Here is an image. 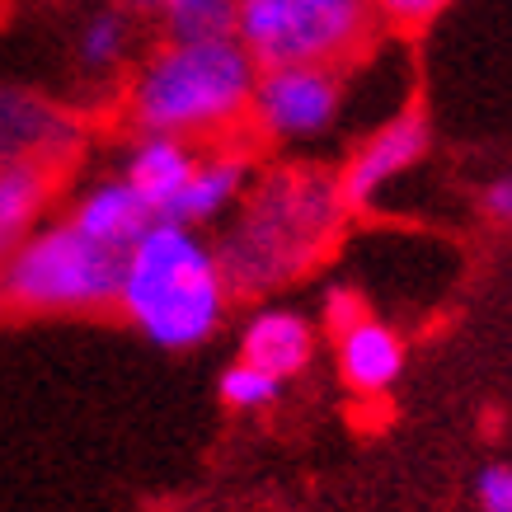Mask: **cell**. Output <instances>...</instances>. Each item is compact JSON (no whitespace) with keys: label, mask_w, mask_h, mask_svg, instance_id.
Returning a JSON list of instances; mask_svg holds the SVG:
<instances>
[{"label":"cell","mask_w":512,"mask_h":512,"mask_svg":"<svg viewBox=\"0 0 512 512\" xmlns=\"http://www.w3.org/2000/svg\"><path fill=\"white\" fill-rule=\"evenodd\" d=\"M348 202L339 174L315 165L268 170L235 202V221L221 231L217 249L231 296H268L306 278L343 231Z\"/></svg>","instance_id":"6da1fadb"},{"label":"cell","mask_w":512,"mask_h":512,"mask_svg":"<svg viewBox=\"0 0 512 512\" xmlns=\"http://www.w3.org/2000/svg\"><path fill=\"white\" fill-rule=\"evenodd\" d=\"M259 66L240 38H170L156 47L127 90V118L156 137H226L249 123Z\"/></svg>","instance_id":"7a4b0ae2"},{"label":"cell","mask_w":512,"mask_h":512,"mask_svg":"<svg viewBox=\"0 0 512 512\" xmlns=\"http://www.w3.org/2000/svg\"><path fill=\"white\" fill-rule=\"evenodd\" d=\"M226 306H231V287L217 249L193 226L156 221L127 249L118 311L156 348L184 353L207 343L226 325Z\"/></svg>","instance_id":"3957f363"},{"label":"cell","mask_w":512,"mask_h":512,"mask_svg":"<svg viewBox=\"0 0 512 512\" xmlns=\"http://www.w3.org/2000/svg\"><path fill=\"white\" fill-rule=\"evenodd\" d=\"M127 254L80 235L71 221L29 231L0 259V296L19 311H109Z\"/></svg>","instance_id":"277c9868"},{"label":"cell","mask_w":512,"mask_h":512,"mask_svg":"<svg viewBox=\"0 0 512 512\" xmlns=\"http://www.w3.org/2000/svg\"><path fill=\"white\" fill-rule=\"evenodd\" d=\"M376 33L372 0H235V38L254 66H353Z\"/></svg>","instance_id":"5b68a950"},{"label":"cell","mask_w":512,"mask_h":512,"mask_svg":"<svg viewBox=\"0 0 512 512\" xmlns=\"http://www.w3.org/2000/svg\"><path fill=\"white\" fill-rule=\"evenodd\" d=\"M348 66H268L254 80L249 127L268 141H315L343 113Z\"/></svg>","instance_id":"8992f818"},{"label":"cell","mask_w":512,"mask_h":512,"mask_svg":"<svg viewBox=\"0 0 512 512\" xmlns=\"http://www.w3.org/2000/svg\"><path fill=\"white\" fill-rule=\"evenodd\" d=\"M325 329L339 348V376L357 400H381L404 372V339L386 320H376L362 296L334 287L325 301Z\"/></svg>","instance_id":"52a82bcc"},{"label":"cell","mask_w":512,"mask_h":512,"mask_svg":"<svg viewBox=\"0 0 512 512\" xmlns=\"http://www.w3.org/2000/svg\"><path fill=\"white\" fill-rule=\"evenodd\" d=\"M428 146H433V127H428V113L419 104H409L395 118H386L339 170V193L348 202V212L353 207H372L395 179H404L428 156Z\"/></svg>","instance_id":"ba28073f"},{"label":"cell","mask_w":512,"mask_h":512,"mask_svg":"<svg viewBox=\"0 0 512 512\" xmlns=\"http://www.w3.org/2000/svg\"><path fill=\"white\" fill-rule=\"evenodd\" d=\"M80 151L76 113L24 85H0V160H33L57 170Z\"/></svg>","instance_id":"9c48e42d"},{"label":"cell","mask_w":512,"mask_h":512,"mask_svg":"<svg viewBox=\"0 0 512 512\" xmlns=\"http://www.w3.org/2000/svg\"><path fill=\"white\" fill-rule=\"evenodd\" d=\"M315 357V329L306 315L287 311V306H264L254 311L240 329V362L259 367V372L292 381L311 367Z\"/></svg>","instance_id":"30bf717a"},{"label":"cell","mask_w":512,"mask_h":512,"mask_svg":"<svg viewBox=\"0 0 512 512\" xmlns=\"http://www.w3.org/2000/svg\"><path fill=\"white\" fill-rule=\"evenodd\" d=\"M254 184V170H249L245 151H217V156H198L188 184L179 188V198L170 202V212L160 221H179V226H207V221H221L235 202L245 198V188Z\"/></svg>","instance_id":"8fae6325"},{"label":"cell","mask_w":512,"mask_h":512,"mask_svg":"<svg viewBox=\"0 0 512 512\" xmlns=\"http://www.w3.org/2000/svg\"><path fill=\"white\" fill-rule=\"evenodd\" d=\"M66 221H71L80 235H90V240H99V245L127 254V249L137 245L141 235L151 231L160 217H156V207L141 198L127 179H104V184H94L90 193L76 202V212H71Z\"/></svg>","instance_id":"7c38bea8"},{"label":"cell","mask_w":512,"mask_h":512,"mask_svg":"<svg viewBox=\"0 0 512 512\" xmlns=\"http://www.w3.org/2000/svg\"><path fill=\"white\" fill-rule=\"evenodd\" d=\"M193 165H198V151H193L188 141L141 132V141L132 146V156H127V165H123V179L156 207V217H165L170 202L179 198V188L188 184Z\"/></svg>","instance_id":"4fadbf2b"},{"label":"cell","mask_w":512,"mask_h":512,"mask_svg":"<svg viewBox=\"0 0 512 512\" xmlns=\"http://www.w3.org/2000/svg\"><path fill=\"white\" fill-rule=\"evenodd\" d=\"M47 198H52V170L33 165V160H0V259L38 231L33 221L43 217Z\"/></svg>","instance_id":"5bb4252c"},{"label":"cell","mask_w":512,"mask_h":512,"mask_svg":"<svg viewBox=\"0 0 512 512\" xmlns=\"http://www.w3.org/2000/svg\"><path fill=\"white\" fill-rule=\"evenodd\" d=\"M141 10L160 15L170 38H226L235 33V0H137Z\"/></svg>","instance_id":"9a60e30c"},{"label":"cell","mask_w":512,"mask_h":512,"mask_svg":"<svg viewBox=\"0 0 512 512\" xmlns=\"http://www.w3.org/2000/svg\"><path fill=\"white\" fill-rule=\"evenodd\" d=\"M127 43H132V19H127V10H99V15H90L85 29H80L76 57L85 71L104 76L113 66H123Z\"/></svg>","instance_id":"2e32d148"},{"label":"cell","mask_w":512,"mask_h":512,"mask_svg":"<svg viewBox=\"0 0 512 512\" xmlns=\"http://www.w3.org/2000/svg\"><path fill=\"white\" fill-rule=\"evenodd\" d=\"M217 395L231 409H268V404L282 395V381L278 376H268V372H259V367H249V362H240L235 357L231 367L221 372V381H217Z\"/></svg>","instance_id":"e0dca14e"},{"label":"cell","mask_w":512,"mask_h":512,"mask_svg":"<svg viewBox=\"0 0 512 512\" xmlns=\"http://www.w3.org/2000/svg\"><path fill=\"white\" fill-rule=\"evenodd\" d=\"M451 0H376V19H386L395 29H423L433 24Z\"/></svg>","instance_id":"ac0fdd59"},{"label":"cell","mask_w":512,"mask_h":512,"mask_svg":"<svg viewBox=\"0 0 512 512\" xmlns=\"http://www.w3.org/2000/svg\"><path fill=\"white\" fill-rule=\"evenodd\" d=\"M475 503L480 512H512V466L494 461L475 475Z\"/></svg>","instance_id":"d6986e66"},{"label":"cell","mask_w":512,"mask_h":512,"mask_svg":"<svg viewBox=\"0 0 512 512\" xmlns=\"http://www.w3.org/2000/svg\"><path fill=\"white\" fill-rule=\"evenodd\" d=\"M480 202H484V217H494V221H503V226H512V174L489 179Z\"/></svg>","instance_id":"ffe728a7"},{"label":"cell","mask_w":512,"mask_h":512,"mask_svg":"<svg viewBox=\"0 0 512 512\" xmlns=\"http://www.w3.org/2000/svg\"><path fill=\"white\" fill-rule=\"evenodd\" d=\"M372 5H376V0H372Z\"/></svg>","instance_id":"44dd1931"}]
</instances>
